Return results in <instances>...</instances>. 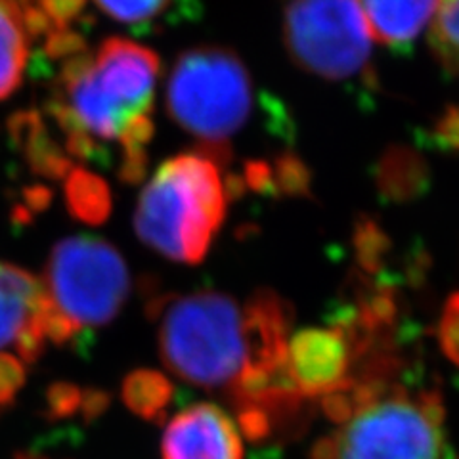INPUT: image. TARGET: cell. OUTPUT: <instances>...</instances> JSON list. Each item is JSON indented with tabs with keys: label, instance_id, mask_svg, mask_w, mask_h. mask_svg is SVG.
<instances>
[{
	"label": "cell",
	"instance_id": "obj_1",
	"mask_svg": "<svg viewBox=\"0 0 459 459\" xmlns=\"http://www.w3.org/2000/svg\"><path fill=\"white\" fill-rule=\"evenodd\" d=\"M157 344L170 373L205 391L228 396L238 418L270 435L300 400L285 377L291 307L274 291L246 303L204 290L152 300Z\"/></svg>",
	"mask_w": 459,
	"mask_h": 459
},
{
	"label": "cell",
	"instance_id": "obj_2",
	"mask_svg": "<svg viewBox=\"0 0 459 459\" xmlns=\"http://www.w3.org/2000/svg\"><path fill=\"white\" fill-rule=\"evenodd\" d=\"M160 56L125 37L62 60L48 113L65 138L67 155L108 163L134 184L148 169Z\"/></svg>",
	"mask_w": 459,
	"mask_h": 459
},
{
	"label": "cell",
	"instance_id": "obj_3",
	"mask_svg": "<svg viewBox=\"0 0 459 459\" xmlns=\"http://www.w3.org/2000/svg\"><path fill=\"white\" fill-rule=\"evenodd\" d=\"M322 406L335 427L316 444L314 459H444L446 430L437 391L410 389L383 376Z\"/></svg>",
	"mask_w": 459,
	"mask_h": 459
},
{
	"label": "cell",
	"instance_id": "obj_4",
	"mask_svg": "<svg viewBox=\"0 0 459 459\" xmlns=\"http://www.w3.org/2000/svg\"><path fill=\"white\" fill-rule=\"evenodd\" d=\"M230 192L222 163L211 153H180L157 167L134 212L143 246L175 263L205 258L226 219Z\"/></svg>",
	"mask_w": 459,
	"mask_h": 459
},
{
	"label": "cell",
	"instance_id": "obj_5",
	"mask_svg": "<svg viewBox=\"0 0 459 459\" xmlns=\"http://www.w3.org/2000/svg\"><path fill=\"white\" fill-rule=\"evenodd\" d=\"M255 106L253 79L241 57L224 47H194L172 64L167 79V111L201 152L221 163Z\"/></svg>",
	"mask_w": 459,
	"mask_h": 459
},
{
	"label": "cell",
	"instance_id": "obj_6",
	"mask_svg": "<svg viewBox=\"0 0 459 459\" xmlns=\"http://www.w3.org/2000/svg\"><path fill=\"white\" fill-rule=\"evenodd\" d=\"M50 305L81 333L117 316L131 293L123 255L96 236H71L50 251L45 283Z\"/></svg>",
	"mask_w": 459,
	"mask_h": 459
},
{
	"label": "cell",
	"instance_id": "obj_7",
	"mask_svg": "<svg viewBox=\"0 0 459 459\" xmlns=\"http://www.w3.org/2000/svg\"><path fill=\"white\" fill-rule=\"evenodd\" d=\"M283 40L300 69L327 81L364 75L373 42L358 0H285Z\"/></svg>",
	"mask_w": 459,
	"mask_h": 459
},
{
	"label": "cell",
	"instance_id": "obj_8",
	"mask_svg": "<svg viewBox=\"0 0 459 459\" xmlns=\"http://www.w3.org/2000/svg\"><path fill=\"white\" fill-rule=\"evenodd\" d=\"M45 305L47 291L33 274L0 263V349L13 344L22 362H37L47 347L40 324Z\"/></svg>",
	"mask_w": 459,
	"mask_h": 459
},
{
	"label": "cell",
	"instance_id": "obj_9",
	"mask_svg": "<svg viewBox=\"0 0 459 459\" xmlns=\"http://www.w3.org/2000/svg\"><path fill=\"white\" fill-rule=\"evenodd\" d=\"M161 450L163 459H243L236 423L209 402L186 408L169 421Z\"/></svg>",
	"mask_w": 459,
	"mask_h": 459
},
{
	"label": "cell",
	"instance_id": "obj_10",
	"mask_svg": "<svg viewBox=\"0 0 459 459\" xmlns=\"http://www.w3.org/2000/svg\"><path fill=\"white\" fill-rule=\"evenodd\" d=\"M371 39L393 50H406L433 22L438 0H358Z\"/></svg>",
	"mask_w": 459,
	"mask_h": 459
},
{
	"label": "cell",
	"instance_id": "obj_11",
	"mask_svg": "<svg viewBox=\"0 0 459 459\" xmlns=\"http://www.w3.org/2000/svg\"><path fill=\"white\" fill-rule=\"evenodd\" d=\"M29 29L18 0H0V100L20 89L29 62Z\"/></svg>",
	"mask_w": 459,
	"mask_h": 459
},
{
	"label": "cell",
	"instance_id": "obj_12",
	"mask_svg": "<svg viewBox=\"0 0 459 459\" xmlns=\"http://www.w3.org/2000/svg\"><path fill=\"white\" fill-rule=\"evenodd\" d=\"M123 402L148 421H163L172 400V383L160 371L136 369L123 381Z\"/></svg>",
	"mask_w": 459,
	"mask_h": 459
},
{
	"label": "cell",
	"instance_id": "obj_13",
	"mask_svg": "<svg viewBox=\"0 0 459 459\" xmlns=\"http://www.w3.org/2000/svg\"><path fill=\"white\" fill-rule=\"evenodd\" d=\"M67 207L74 217L86 224H100L108 219L111 209L109 190L102 178L84 169L69 172L65 184Z\"/></svg>",
	"mask_w": 459,
	"mask_h": 459
},
{
	"label": "cell",
	"instance_id": "obj_14",
	"mask_svg": "<svg viewBox=\"0 0 459 459\" xmlns=\"http://www.w3.org/2000/svg\"><path fill=\"white\" fill-rule=\"evenodd\" d=\"M430 47L438 62L459 79V0H438L430 22Z\"/></svg>",
	"mask_w": 459,
	"mask_h": 459
},
{
	"label": "cell",
	"instance_id": "obj_15",
	"mask_svg": "<svg viewBox=\"0 0 459 459\" xmlns=\"http://www.w3.org/2000/svg\"><path fill=\"white\" fill-rule=\"evenodd\" d=\"M111 20L134 29H150L165 20L177 0H94Z\"/></svg>",
	"mask_w": 459,
	"mask_h": 459
},
{
	"label": "cell",
	"instance_id": "obj_16",
	"mask_svg": "<svg viewBox=\"0 0 459 459\" xmlns=\"http://www.w3.org/2000/svg\"><path fill=\"white\" fill-rule=\"evenodd\" d=\"M437 339L444 356L459 368V291L450 295L442 308Z\"/></svg>",
	"mask_w": 459,
	"mask_h": 459
},
{
	"label": "cell",
	"instance_id": "obj_17",
	"mask_svg": "<svg viewBox=\"0 0 459 459\" xmlns=\"http://www.w3.org/2000/svg\"><path fill=\"white\" fill-rule=\"evenodd\" d=\"M82 393L71 383H56L47 393V413L50 420H62L81 410Z\"/></svg>",
	"mask_w": 459,
	"mask_h": 459
},
{
	"label": "cell",
	"instance_id": "obj_18",
	"mask_svg": "<svg viewBox=\"0 0 459 459\" xmlns=\"http://www.w3.org/2000/svg\"><path fill=\"white\" fill-rule=\"evenodd\" d=\"M25 383V368L18 356L0 352V406H8Z\"/></svg>",
	"mask_w": 459,
	"mask_h": 459
},
{
	"label": "cell",
	"instance_id": "obj_19",
	"mask_svg": "<svg viewBox=\"0 0 459 459\" xmlns=\"http://www.w3.org/2000/svg\"><path fill=\"white\" fill-rule=\"evenodd\" d=\"M109 404V396L102 391H86L82 393L81 400V411L84 413L86 420H92L96 415L104 413Z\"/></svg>",
	"mask_w": 459,
	"mask_h": 459
}]
</instances>
